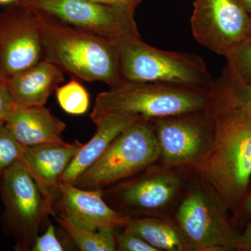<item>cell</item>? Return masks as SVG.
Segmentation results:
<instances>
[{"label":"cell","instance_id":"1","mask_svg":"<svg viewBox=\"0 0 251 251\" xmlns=\"http://www.w3.org/2000/svg\"><path fill=\"white\" fill-rule=\"evenodd\" d=\"M210 145L195 161L196 173L236 214L250 187L251 112L214 94Z\"/></svg>","mask_w":251,"mask_h":251},{"label":"cell","instance_id":"2","mask_svg":"<svg viewBox=\"0 0 251 251\" xmlns=\"http://www.w3.org/2000/svg\"><path fill=\"white\" fill-rule=\"evenodd\" d=\"M35 11L44 60L87 82L100 81L112 87L125 81L118 54L111 41L62 24Z\"/></svg>","mask_w":251,"mask_h":251},{"label":"cell","instance_id":"3","mask_svg":"<svg viewBox=\"0 0 251 251\" xmlns=\"http://www.w3.org/2000/svg\"><path fill=\"white\" fill-rule=\"evenodd\" d=\"M215 90V89H214ZM211 92L155 82L124 81L97 95L90 117L94 124L115 114L154 120L210 110Z\"/></svg>","mask_w":251,"mask_h":251},{"label":"cell","instance_id":"4","mask_svg":"<svg viewBox=\"0 0 251 251\" xmlns=\"http://www.w3.org/2000/svg\"><path fill=\"white\" fill-rule=\"evenodd\" d=\"M118 54L124 80L155 82L213 92L216 83L205 62L197 54L156 49L141 36L112 41Z\"/></svg>","mask_w":251,"mask_h":251},{"label":"cell","instance_id":"5","mask_svg":"<svg viewBox=\"0 0 251 251\" xmlns=\"http://www.w3.org/2000/svg\"><path fill=\"white\" fill-rule=\"evenodd\" d=\"M160 156L154 128L141 117L114 140L74 183L86 190H103L139 173Z\"/></svg>","mask_w":251,"mask_h":251},{"label":"cell","instance_id":"6","mask_svg":"<svg viewBox=\"0 0 251 251\" xmlns=\"http://www.w3.org/2000/svg\"><path fill=\"white\" fill-rule=\"evenodd\" d=\"M210 187V186H209ZM210 187L198 188L183 200L176 214L179 232L188 249L196 251L234 250L236 234L227 206Z\"/></svg>","mask_w":251,"mask_h":251},{"label":"cell","instance_id":"7","mask_svg":"<svg viewBox=\"0 0 251 251\" xmlns=\"http://www.w3.org/2000/svg\"><path fill=\"white\" fill-rule=\"evenodd\" d=\"M5 220L16 239L18 251H31L43 221L53 214L52 206L21 161L0 176Z\"/></svg>","mask_w":251,"mask_h":251},{"label":"cell","instance_id":"8","mask_svg":"<svg viewBox=\"0 0 251 251\" xmlns=\"http://www.w3.org/2000/svg\"><path fill=\"white\" fill-rule=\"evenodd\" d=\"M21 2L62 24L113 41L140 36L135 12L123 6L87 0H22Z\"/></svg>","mask_w":251,"mask_h":251},{"label":"cell","instance_id":"9","mask_svg":"<svg viewBox=\"0 0 251 251\" xmlns=\"http://www.w3.org/2000/svg\"><path fill=\"white\" fill-rule=\"evenodd\" d=\"M44 59L40 27L35 10L23 2L0 12V81Z\"/></svg>","mask_w":251,"mask_h":251},{"label":"cell","instance_id":"10","mask_svg":"<svg viewBox=\"0 0 251 251\" xmlns=\"http://www.w3.org/2000/svg\"><path fill=\"white\" fill-rule=\"evenodd\" d=\"M251 16L234 0H195L191 18L200 44L227 58L249 36Z\"/></svg>","mask_w":251,"mask_h":251},{"label":"cell","instance_id":"11","mask_svg":"<svg viewBox=\"0 0 251 251\" xmlns=\"http://www.w3.org/2000/svg\"><path fill=\"white\" fill-rule=\"evenodd\" d=\"M154 120L160 156L167 164L195 161L206 150V134L213 126L211 110Z\"/></svg>","mask_w":251,"mask_h":251},{"label":"cell","instance_id":"12","mask_svg":"<svg viewBox=\"0 0 251 251\" xmlns=\"http://www.w3.org/2000/svg\"><path fill=\"white\" fill-rule=\"evenodd\" d=\"M52 208L58 210L57 215L88 230L115 232L117 227H125L130 219L109 205L103 191L82 189L68 182L59 184Z\"/></svg>","mask_w":251,"mask_h":251},{"label":"cell","instance_id":"13","mask_svg":"<svg viewBox=\"0 0 251 251\" xmlns=\"http://www.w3.org/2000/svg\"><path fill=\"white\" fill-rule=\"evenodd\" d=\"M83 145L75 140L72 143L63 142L25 148L21 163L52 207L58 197L61 178Z\"/></svg>","mask_w":251,"mask_h":251},{"label":"cell","instance_id":"14","mask_svg":"<svg viewBox=\"0 0 251 251\" xmlns=\"http://www.w3.org/2000/svg\"><path fill=\"white\" fill-rule=\"evenodd\" d=\"M181 183L182 177L178 173L145 176L103 190V198H108L125 210H152L171 202Z\"/></svg>","mask_w":251,"mask_h":251},{"label":"cell","instance_id":"15","mask_svg":"<svg viewBox=\"0 0 251 251\" xmlns=\"http://www.w3.org/2000/svg\"><path fill=\"white\" fill-rule=\"evenodd\" d=\"M4 125L23 146L64 142L62 133L67 125L43 106L15 105Z\"/></svg>","mask_w":251,"mask_h":251},{"label":"cell","instance_id":"16","mask_svg":"<svg viewBox=\"0 0 251 251\" xmlns=\"http://www.w3.org/2000/svg\"><path fill=\"white\" fill-rule=\"evenodd\" d=\"M64 80L60 69L43 59L4 83L16 106H43Z\"/></svg>","mask_w":251,"mask_h":251},{"label":"cell","instance_id":"17","mask_svg":"<svg viewBox=\"0 0 251 251\" xmlns=\"http://www.w3.org/2000/svg\"><path fill=\"white\" fill-rule=\"evenodd\" d=\"M141 116L130 114H115L100 119L95 124L97 131L88 143L84 144L76 153L61 182L74 184L86 170L95 163L117 137Z\"/></svg>","mask_w":251,"mask_h":251},{"label":"cell","instance_id":"18","mask_svg":"<svg viewBox=\"0 0 251 251\" xmlns=\"http://www.w3.org/2000/svg\"><path fill=\"white\" fill-rule=\"evenodd\" d=\"M125 227L138 234L158 251H181L188 249L181 233L161 220L130 217Z\"/></svg>","mask_w":251,"mask_h":251},{"label":"cell","instance_id":"19","mask_svg":"<svg viewBox=\"0 0 251 251\" xmlns=\"http://www.w3.org/2000/svg\"><path fill=\"white\" fill-rule=\"evenodd\" d=\"M56 221L67 232L73 242L82 251H117L114 232L108 230L92 231L79 227L66 218L57 214Z\"/></svg>","mask_w":251,"mask_h":251},{"label":"cell","instance_id":"20","mask_svg":"<svg viewBox=\"0 0 251 251\" xmlns=\"http://www.w3.org/2000/svg\"><path fill=\"white\" fill-rule=\"evenodd\" d=\"M216 94L226 103L251 112V82L243 80L226 69L216 83Z\"/></svg>","mask_w":251,"mask_h":251},{"label":"cell","instance_id":"21","mask_svg":"<svg viewBox=\"0 0 251 251\" xmlns=\"http://www.w3.org/2000/svg\"><path fill=\"white\" fill-rule=\"evenodd\" d=\"M55 91L59 105L67 113L81 115L88 110L90 94L78 80L72 79L65 85L57 87Z\"/></svg>","mask_w":251,"mask_h":251},{"label":"cell","instance_id":"22","mask_svg":"<svg viewBox=\"0 0 251 251\" xmlns=\"http://www.w3.org/2000/svg\"><path fill=\"white\" fill-rule=\"evenodd\" d=\"M25 148L4 123L0 125V176L10 167L21 161Z\"/></svg>","mask_w":251,"mask_h":251},{"label":"cell","instance_id":"23","mask_svg":"<svg viewBox=\"0 0 251 251\" xmlns=\"http://www.w3.org/2000/svg\"><path fill=\"white\" fill-rule=\"evenodd\" d=\"M226 69L238 77L251 82V36H248L227 57Z\"/></svg>","mask_w":251,"mask_h":251},{"label":"cell","instance_id":"24","mask_svg":"<svg viewBox=\"0 0 251 251\" xmlns=\"http://www.w3.org/2000/svg\"><path fill=\"white\" fill-rule=\"evenodd\" d=\"M117 251H158L150 245L138 234L125 227L122 234L115 237Z\"/></svg>","mask_w":251,"mask_h":251},{"label":"cell","instance_id":"25","mask_svg":"<svg viewBox=\"0 0 251 251\" xmlns=\"http://www.w3.org/2000/svg\"><path fill=\"white\" fill-rule=\"evenodd\" d=\"M31 251H64L62 243L56 235L53 225L50 223L45 234L36 238Z\"/></svg>","mask_w":251,"mask_h":251},{"label":"cell","instance_id":"26","mask_svg":"<svg viewBox=\"0 0 251 251\" xmlns=\"http://www.w3.org/2000/svg\"><path fill=\"white\" fill-rule=\"evenodd\" d=\"M15 106L12 97L7 86L0 81V125L4 123L5 119Z\"/></svg>","mask_w":251,"mask_h":251},{"label":"cell","instance_id":"27","mask_svg":"<svg viewBox=\"0 0 251 251\" xmlns=\"http://www.w3.org/2000/svg\"><path fill=\"white\" fill-rule=\"evenodd\" d=\"M234 250L251 251V219L242 233L237 234L236 236L234 242Z\"/></svg>","mask_w":251,"mask_h":251},{"label":"cell","instance_id":"28","mask_svg":"<svg viewBox=\"0 0 251 251\" xmlns=\"http://www.w3.org/2000/svg\"><path fill=\"white\" fill-rule=\"evenodd\" d=\"M93 2L101 3V4L115 5V6H123L130 11L135 12V9L143 0H87Z\"/></svg>","mask_w":251,"mask_h":251},{"label":"cell","instance_id":"29","mask_svg":"<svg viewBox=\"0 0 251 251\" xmlns=\"http://www.w3.org/2000/svg\"><path fill=\"white\" fill-rule=\"evenodd\" d=\"M235 215L245 216L251 219V188H249V191Z\"/></svg>","mask_w":251,"mask_h":251},{"label":"cell","instance_id":"30","mask_svg":"<svg viewBox=\"0 0 251 251\" xmlns=\"http://www.w3.org/2000/svg\"><path fill=\"white\" fill-rule=\"evenodd\" d=\"M251 16V0H234Z\"/></svg>","mask_w":251,"mask_h":251},{"label":"cell","instance_id":"31","mask_svg":"<svg viewBox=\"0 0 251 251\" xmlns=\"http://www.w3.org/2000/svg\"><path fill=\"white\" fill-rule=\"evenodd\" d=\"M21 1H22V0H0V5L10 6V5L21 2Z\"/></svg>","mask_w":251,"mask_h":251},{"label":"cell","instance_id":"32","mask_svg":"<svg viewBox=\"0 0 251 251\" xmlns=\"http://www.w3.org/2000/svg\"><path fill=\"white\" fill-rule=\"evenodd\" d=\"M249 36H251V16L250 28H249Z\"/></svg>","mask_w":251,"mask_h":251}]
</instances>
